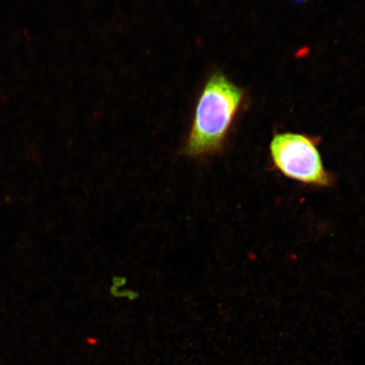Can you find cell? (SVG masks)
Wrapping results in <instances>:
<instances>
[{"instance_id": "cell-1", "label": "cell", "mask_w": 365, "mask_h": 365, "mask_svg": "<svg viewBox=\"0 0 365 365\" xmlns=\"http://www.w3.org/2000/svg\"><path fill=\"white\" fill-rule=\"evenodd\" d=\"M244 96V91L222 73H213L196 103L182 153L190 158H202L220 152Z\"/></svg>"}, {"instance_id": "cell-3", "label": "cell", "mask_w": 365, "mask_h": 365, "mask_svg": "<svg viewBox=\"0 0 365 365\" xmlns=\"http://www.w3.org/2000/svg\"><path fill=\"white\" fill-rule=\"evenodd\" d=\"M297 2L304 1V0H296Z\"/></svg>"}, {"instance_id": "cell-2", "label": "cell", "mask_w": 365, "mask_h": 365, "mask_svg": "<svg viewBox=\"0 0 365 365\" xmlns=\"http://www.w3.org/2000/svg\"><path fill=\"white\" fill-rule=\"evenodd\" d=\"M276 170L304 185L327 188L333 176L324 166L317 141L307 135L285 132L274 135L270 144Z\"/></svg>"}]
</instances>
